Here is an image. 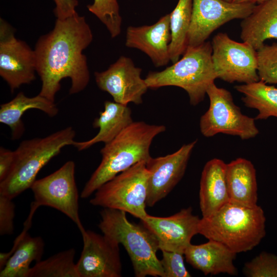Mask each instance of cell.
Segmentation results:
<instances>
[{
  "instance_id": "obj_1",
  "label": "cell",
  "mask_w": 277,
  "mask_h": 277,
  "mask_svg": "<svg viewBox=\"0 0 277 277\" xmlns=\"http://www.w3.org/2000/svg\"><path fill=\"white\" fill-rule=\"evenodd\" d=\"M92 39L89 25L77 12L64 19H56L52 30L39 37L34 50L36 70L42 81L39 94L54 102L61 81L67 77L71 82L70 94L85 89L90 74L82 52Z\"/></svg>"
},
{
  "instance_id": "obj_2",
  "label": "cell",
  "mask_w": 277,
  "mask_h": 277,
  "mask_svg": "<svg viewBox=\"0 0 277 277\" xmlns=\"http://www.w3.org/2000/svg\"><path fill=\"white\" fill-rule=\"evenodd\" d=\"M166 130L164 125L133 122L101 149L102 161L84 186L82 199L91 195L102 185L121 172L151 156L153 140Z\"/></svg>"
},
{
  "instance_id": "obj_3",
  "label": "cell",
  "mask_w": 277,
  "mask_h": 277,
  "mask_svg": "<svg viewBox=\"0 0 277 277\" xmlns=\"http://www.w3.org/2000/svg\"><path fill=\"white\" fill-rule=\"evenodd\" d=\"M265 222L259 205L251 207L229 202L212 215L200 219L199 233L236 253L246 252L265 236Z\"/></svg>"
},
{
  "instance_id": "obj_4",
  "label": "cell",
  "mask_w": 277,
  "mask_h": 277,
  "mask_svg": "<svg viewBox=\"0 0 277 277\" xmlns=\"http://www.w3.org/2000/svg\"><path fill=\"white\" fill-rule=\"evenodd\" d=\"M100 215L98 228L108 239L124 246L135 276L164 277L160 260L156 256L157 242L144 226L130 222L126 212L118 209L104 208Z\"/></svg>"
},
{
  "instance_id": "obj_5",
  "label": "cell",
  "mask_w": 277,
  "mask_h": 277,
  "mask_svg": "<svg viewBox=\"0 0 277 277\" xmlns=\"http://www.w3.org/2000/svg\"><path fill=\"white\" fill-rule=\"evenodd\" d=\"M75 136L70 126L44 137L22 141L14 150L15 161L10 173L0 182V194L13 199L30 188L41 169L62 148L74 144Z\"/></svg>"
},
{
  "instance_id": "obj_6",
  "label": "cell",
  "mask_w": 277,
  "mask_h": 277,
  "mask_svg": "<svg viewBox=\"0 0 277 277\" xmlns=\"http://www.w3.org/2000/svg\"><path fill=\"white\" fill-rule=\"evenodd\" d=\"M211 42L187 46L183 56L161 71H151L145 78L149 88L180 87L187 93L190 104L202 102L209 86L217 78L212 61Z\"/></svg>"
},
{
  "instance_id": "obj_7",
  "label": "cell",
  "mask_w": 277,
  "mask_h": 277,
  "mask_svg": "<svg viewBox=\"0 0 277 277\" xmlns=\"http://www.w3.org/2000/svg\"><path fill=\"white\" fill-rule=\"evenodd\" d=\"M146 162L135 164L104 184L95 192L90 203L144 219L148 214L146 207L149 172Z\"/></svg>"
},
{
  "instance_id": "obj_8",
  "label": "cell",
  "mask_w": 277,
  "mask_h": 277,
  "mask_svg": "<svg viewBox=\"0 0 277 277\" xmlns=\"http://www.w3.org/2000/svg\"><path fill=\"white\" fill-rule=\"evenodd\" d=\"M210 104L200 120L201 133L212 137L219 133L238 136L242 140L255 137L259 131L255 119L243 114L230 92L211 84L207 90Z\"/></svg>"
},
{
  "instance_id": "obj_9",
  "label": "cell",
  "mask_w": 277,
  "mask_h": 277,
  "mask_svg": "<svg viewBox=\"0 0 277 277\" xmlns=\"http://www.w3.org/2000/svg\"><path fill=\"white\" fill-rule=\"evenodd\" d=\"M75 169L74 162L69 161L51 174L36 180L30 188L34 199L31 204L37 208L49 206L61 211L76 225L82 234L86 229L79 215Z\"/></svg>"
},
{
  "instance_id": "obj_10",
  "label": "cell",
  "mask_w": 277,
  "mask_h": 277,
  "mask_svg": "<svg viewBox=\"0 0 277 277\" xmlns=\"http://www.w3.org/2000/svg\"><path fill=\"white\" fill-rule=\"evenodd\" d=\"M212 61L217 77L228 83L259 81L257 50L250 44L219 33L211 42Z\"/></svg>"
},
{
  "instance_id": "obj_11",
  "label": "cell",
  "mask_w": 277,
  "mask_h": 277,
  "mask_svg": "<svg viewBox=\"0 0 277 277\" xmlns=\"http://www.w3.org/2000/svg\"><path fill=\"white\" fill-rule=\"evenodd\" d=\"M255 6V4L235 3L224 0H192L187 46L204 43L221 26L231 20L243 19L248 16Z\"/></svg>"
},
{
  "instance_id": "obj_12",
  "label": "cell",
  "mask_w": 277,
  "mask_h": 277,
  "mask_svg": "<svg viewBox=\"0 0 277 277\" xmlns=\"http://www.w3.org/2000/svg\"><path fill=\"white\" fill-rule=\"evenodd\" d=\"M36 57L24 42L17 39L13 28L1 18L0 75L11 92L35 79Z\"/></svg>"
},
{
  "instance_id": "obj_13",
  "label": "cell",
  "mask_w": 277,
  "mask_h": 277,
  "mask_svg": "<svg viewBox=\"0 0 277 277\" xmlns=\"http://www.w3.org/2000/svg\"><path fill=\"white\" fill-rule=\"evenodd\" d=\"M141 72L130 58L121 56L105 71L95 72L94 76L98 87L110 94L114 102L140 105L149 89Z\"/></svg>"
},
{
  "instance_id": "obj_14",
  "label": "cell",
  "mask_w": 277,
  "mask_h": 277,
  "mask_svg": "<svg viewBox=\"0 0 277 277\" xmlns=\"http://www.w3.org/2000/svg\"><path fill=\"white\" fill-rule=\"evenodd\" d=\"M196 143V140L171 154L151 157L146 162L149 172L147 206L152 207L166 197L182 179Z\"/></svg>"
},
{
  "instance_id": "obj_15",
  "label": "cell",
  "mask_w": 277,
  "mask_h": 277,
  "mask_svg": "<svg viewBox=\"0 0 277 277\" xmlns=\"http://www.w3.org/2000/svg\"><path fill=\"white\" fill-rule=\"evenodd\" d=\"M83 248L76 264L80 277H120L119 244L89 230L82 234Z\"/></svg>"
},
{
  "instance_id": "obj_16",
  "label": "cell",
  "mask_w": 277,
  "mask_h": 277,
  "mask_svg": "<svg viewBox=\"0 0 277 277\" xmlns=\"http://www.w3.org/2000/svg\"><path fill=\"white\" fill-rule=\"evenodd\" d=\"M141 221L156 240L160 250L184 254L192 237L199 233L200 219L189 207L170 216L148 214Z\"/></svg>"
},
{
  "instance_id": "obj_17",
  "label": "cell",
  "mask_w": 277,
  "mask_h": 277,
  "mask_svg": "<svg viewBox=\"0 0 277 277\" xmlns=\"http://www.w3.org/2000/svg\"><path fill=\"white\" fill-rule=\"evenodd\" d=\"M170 14L151 25L130 26L126 30V46L144 52L157 67L166 65L170 61Z\"/></svg>"
},
{
  "instance_id": "obj_18",
  "label": "cell",
  "mask_w": 277,
  "mask_h": 277,
  "mask_svg": "<svg viewBox=\"0 0 277 277\" xmlns=\"http://www.w3.org/2000/svg\"><path fill=\"white\" fill-rule=\"evenodd\" d=\"M33 214L29 213L22 233L9 252L0 253V277H27L30 264L42 260L45 243L41 236H32L27 230Z\"/></svg>"
},
{
  "instance_id": "obj_19",
  "label": "cell",
  "mask_w": 277,
  "mask_h": 277,
  "mask_svg": "<svg viewBox=\"0 0 277 277\" xmlns=\"http://www.w3.org/2000/svg\"><path fill=\"white\" fill-rule=\"evenodd\" d=\"M236 254L224 244L210 240L200 245L190 244L184 253L186 261L205 275L221 273L237 274L233 264Z\"/></svg>"
},
{
  "instance_id": "obj_20",
  "label": "cell",
  "mask_w": 277,
  "mask_h": 277,
  "mask_svg": "<svg viewBox=\"0 0 277 277\" xmlns=\"http://www.w3.org/2000/svg\"><path fill=\"white\" fill-rule=\"evenodd\" d=\"M226 164L213 159L205 165L200 185V207L202 217H209L229 202L226 179Z\"/></svg>"
},
{
  "instance_id": "obj_21",
  "label": "cell",
  "mask_w": 277,
  "mask_h": 277,
  "mask_svg": "<svg viewBox=\"0 0 277 277\" xmlns=\"http://www.w3.org/2000/svg\"><path fill=\"white\" fill-rule=\"evenodd\" d=\"M241 38L256 50L266 40L277 39V0H268L255 5L252 12L242 19Z\"/></svg>"
},
{
  "instance_id": "obj_22",
  "label": "cell",
  "mask_w": 277,
  "mask_h": 277,
  "mask_svg": "<svg viewBox=\"0 0 277 277\" xmlns=\"http://www.w3.org/2000/svg\"><path fill=\"white\" fill-rule=\"evenodd\" d=\"M226 179L229 202L251 207L258 205L256 171L250 161L238 158L226 164Z\"/></svg>"
},
{
  "instance_id": "obj_23",
  "label": "cell",
  "mask_w": 277,
  "mask_h": 277,
  "mask_svg": "<svg viewBox=\"0 0 277 277\" xmlns=\"http://www.w3.org/2000/svg\"><path fill=\"white\" fill-rule=\"evenodd\" d=\"M131 114V110L127 105L105 101L104 111L93 123L94 128H99L98 133L89 140L75 141L73 146L78 151H82L100 142L105 144L109 143L133 122Z\"/></svg>"
},
{
  "instance_id": "obj_24",
  "label": "cell",
  "mask_w": 277,
  "mask_h": 277,
  "mask_svg": "<svg viewBox=\"0 0 277 277\" xmlns=\"http://www.w3.org/2000/svg\"><path fill=\"white\" fill-rule=\"evenodd\" d=\"M31 109L41 110L50 117L55 116L58 112L54 102L39 94L28 97L23 92L18 93L10 101L2 104L0 108V122L10 128L12 139H19L23 135L25 127L22 117Z\"/></svg>"
},
{
  "instance_id": "obj_25",
  "label": "cell",
  "mask_w": 277,
  "mask_h": 277,
  "mask_svg": "<svg viewBox=\"0 0 277 277\" xmlns=\"http://www.w3.org/2000/svg\"><path fill=\"white\" fill-rule=\"evenodd\" d=\"M243 94L242 100L245 106L256 109L255 120H266L271 116L277 118V88L259 81L235 86Z\"/></svg>"
},
{
  "instance_id": "obj_26",
  "label": "cell",
  "mask_w": 277,
  "mask_h": 277,
  "mask_svg": "<svg viewBox=\"0 0 277 277\" xmlns=\"http://www.w3.org/2000/svg\"><path fill=\"white\" fill-rule=\"evenodd\" d=\"M192 0H179L170 14L171 41L169 45L170 61L177 62L187 46V35L190 25Z\"/></svg>"
},
{
  "instance_id": "obj_27",
  "label": "cell",
  "mask_w": 277,
  "mask_h": 277,
  "mask_svg": "<svg viewBox=\"0 0 277 277\" xmlns=\"http://www.w3.org/2000/svg\"><path fill=\"white\" fill-rule=\"evenodd\" d=\"M75 250L70 248L35 263L27 277H80L74 262Z\"/></svg>"
},
{
  "instance_id": "obj_28",
  "label": "cell",
  "mask_w": 277,
  "mask_h": 277,
  "mask_svg": "<svg viewBox=\"0 0 277 277\" xmlns=\"http://www.w3.org/2000/svg\"><path fill=\"white\" fill-rule=\"evenodd\" d=\"M87 8L105 25L112 38L120 34L122 19L117 0H94Z\"/></svg>"
},
{
  "instance_id": "obj_29",
  "label": "cell",
  "mask_w": 277,
  "mask_h": 277,
  "mask_svg": "<svg viewBox=\"0 0 277 277\" xmlns=\"http://www.w3.org/2000/svg\"><path fill=\"white\" fill-rule=\"evenodd\" d=\"M257 57L260 80L267 84H277V43L264 44L257 50Z\"/></svg>"
},
{
  "instance_id": "obj_30",
  "label": "cell",
  "mask_w": 277,
  "mask_h": 277,
  "mask_svg": "<svg viewBox=\"0 0 277 277\" xmlns=\"http://www.w3.org/2000/svg\"><path fill=\"white\" fill-rule=\"evenodd\" d=\"M243 270L248 277H277V255L263 252L246 263Z\"/></svg>"
},
{
  "instance_id": "obj_31",
  "label": "cell",
  "mask_w": 277,
  "mask_h": 277,
  "mask_svg": "<svg viewBox=\"0 0 277 277\" xmlns=\"http://www.w3.org/2000/svg\"><path fill=\"white\" fill-rule=\"evenodd\" d=\"M160 260L164 277H190L184 261V254L180 252L162 250Z\"/></svg>"
},
{
  "instance_id": "obj_32",
  "label": "cell",
  "mask_w": 277,
  "mask_h": 277,
  "mask_svg": "<svg viewBox=\"0 0 277 277\" xmlns=\"http://www.w3.org/2000/svg\"><path fill=\"white\" fill-rule=\"evenodd\" d=\"M12 200L0 194V235H10L14 231L15 205Z\"/></svg>"
},
{
  "instance_id": "obj_33",
  "label": "cell",
  "mask_w": 277,
  "mask_h": 277,
  "mask_svg": "<svg viewBox=\"0 0 277 277\" xmlns=\"http://www.w3.org/2000/svg\"><path fill=\"white\" fill-rule=\"evenodd\" d=\"M15 151L0 148V182L3 181L10 173L14 163Z\"/></svg>"
},
{
  "instance_id": "obj_34",
  "label": "cell",
  "mask_w": 277,
  "mask_h": 277,
  "mask_svg": "<svg viewBox=\"0 0 277 277\" xmlns=\"http://www.w3.org/2000/svg\"><path fill=\"white\" fill-rule=\"evenodd\" d=\"M55 7L54 14L57 19H64L76 12L75 8L78 5L77 0H54Z\"/></svg>"
},
{
  "instance_id": "obj_35",
  "label": "cell",
  "mask_w": 277,
  "mask_h": 277,
  "mask_svg": "<svg viewBox=\"0 0 277 277\" xmlns=\"http://www.w3.org/2000/svg\"><path fill=\"white\" fill-rule=\"evenodd\" d=\"M268 0H232L233 3H252L258 4L264 3Z\"/></svg>"
},
{
  "instance_id": "obj_36",
  "label": "cell",
  "mask_w": 277,
  "mask_h": 277,
  "mask_svg": "<svg viewBox=\"0 0 277 277\" xmlns=\"http://www.w3.org/2000/svg\"><path fill=\"white\" fill-rule=\"evenodd\" d=\"M224 1L228 2H232V0H224Z\"/></svg>"
}]
</instances>
